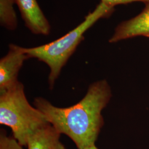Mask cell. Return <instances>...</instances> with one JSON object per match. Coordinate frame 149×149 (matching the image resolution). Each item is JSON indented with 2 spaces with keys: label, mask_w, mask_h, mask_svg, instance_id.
Wrapping results in <instances>:
<instances>
[{
  "label": "cell",
  "mask_w": 149,
  "mask_h": 149,
  "mask_svg": "<svg viewBox=\"0 0 149 149\" xmlns=\"http://www.w3.org/2000/svg\"><path fill=\"white\" fill-rule=\"evenodd\" d=\"M23 146L13 136H8L4 130L0 134V149H23Z\"/></svg>",
  "instance_id": "9"
},
{
  "label": "cell",
  "mask_w": 149,
  "mask_h": 149,
  "mask_svg": "<svg viewBox=\"0 0 149 149\" xmlns=\"http://www.w3.org/2000/svg\"><path fill=\"white\" fill-rule=\"evenodd\" d=\"M0 124L11 128L13 136L27 146L29 136L50 124L43 113L30 104L21 82L0 94Z\"/></svg>",
  "instance_id": "3"
},
{
  "label": "cell",
  "mask_w": 149,
  "mask_h": 149,
  "mask_svg": "<svg viewBox=\"0 0 149 149\" xmlns=\"http://www.w3.org/2000/svg\"><path fill=\"white\" fill-rule=\"evenodd\" d=\"M101 1L108 5L114 7L115 6L118 5H127L129 3L137 1L143 2L145 3L149 2V0H101Z\"/></svg>",
  "instance_id": "10"
},
{
  "label": "cell",
  "mask_w": 149,
  "mask_h": 149,
  "mask_svg": "<svg viewBox=\"0 0 149 149\" xmlns=\"http://www.w3.org/2000/svg\"><path fill=\"white\" fill-rule=\"evenodd\" d=\"M111 97L110 86L103 80L90 85L84 97L72 106H55L43 97L33 103L59 133L69 136L78 149H85L95 144L104 124L102 111Z\"/></svg>",
  "instance_id": "1"
},
{
  "label": "cell",
  "mask_w": 149,
  "mask_h": 149,
  "mask_svg": "<svg viewBox=\"0 0 149 149\" xmlns=\"http://www.w3.org/2000/svg\"><path fill=\"white\" fill-rule=\"evenodd\" d=\"M15 4V0H0L1 26L9 31H15L18 26Z\"/></svg>",
  "instance_id": "8"
},
{
  "label": "cell",
  "mask_w": 149,
  "mask_h": 149,
  "mask_svg": "<svg viewBox=\"0 0 149 149\" xmlns=\"http://www.w3.org/2000/svg\"><path fill=\"white\" fill-rule=\"evenodd\" d=\"M114 7L100 2L95 9L85 16L84 21L62 37L52 42L33 48H23L29 58L37 59L47 64L50 69L48 81L52 89L63 68L84 39V34L99 19L108 18Z\"/></svg>",
  "instance_id": "2"
},
{
  "label": "cell",
  "mask_w": 149,
  "mask_h": 149,
  "mask_svg": "<svg viewBox=\"0 0 149 149\" xmlns=\"http://www.w3.org/2000/svg\"><path fill=\"white\" fill-rule=\"evenodd\" d=\"M26 27L36 35L48 36L51 26L37 0H15Z\"/></svg>",
  "instance_id": "5"
},
{
  "label": "cell",
  "mask_w": 149,
  "mask_h": 149,
  "mask_svg": "<svg viewBox=\"0 0 149 149\" xmlns=\"http://www.w3.org/2000/svg\"><path fill=\"white\" fill-rule=\"evenodd\" d=\"M85 149H98L97 148V147L96 146V145H95H95H91L90 146H89V147H88V148H86Z\"/></svg>",
  "instance_id": "11"
},
{
  "label": "cell",
  "mask_w": 149,
  "mask_h": 149,
  "mask_svg": "<svg viewBox=\"0 0 149 149\" xmlns=\"http://www.w3.org/2000/svg\"><path fill=\"white\" fill-rule=\"evenodd\" d=\"M138 36L149 38V2L140 14L133 18L120 23L109 40L111 43Z\"/></svg>",
  "instance_id": "6"
},
{
  "label": "cell",
  "mask_w": 149,
  "mask_h": 149,
  "mask_svg": "<svg viewBox=\"0 0 149 149\" xmlns=\"http://www.w3.org/2000/svg\"><path fill=\"white\" fill-rule=\"evenodd\" d=\"M61 134L50 124L38 129L28 138V149H66L60 140Z\"/></svg>",
  "instance_id": "7"
},
{
  "label": "cell",
  "mask_w": 149,
  "mask_h": 149,
  "mask_svg": "<svg viewBox=\"0 0 149 149\" xmlns=\"http://www.w3.org/2000/svg\"><path fill=\"white\" fill-rule=\"evenodd\" d=\"M29 59L23 48L13 44L7 54L0 60V94L16 85L18 73L25 60Z\"/></svg>",
  "instance_id": "4"
}]
</instances>
